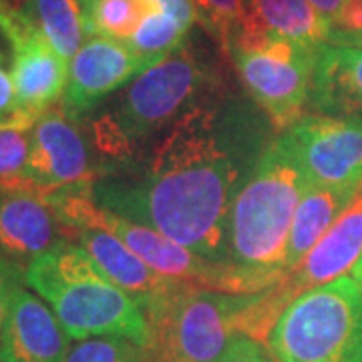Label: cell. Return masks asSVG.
<instances>
[{"label":"cell","instance_id":"cell-23","mask_svg":"<svg viewBox=\"0 0 362 362\" xmlns=\"http://www.w3.org/2000/svg\"><path fill=\"white\" fill-rule=\"evenodd\" d=\"M37 119L16 113L0 121V187H25L30 135Z\"/></svg>","mask_w":362,"mask_h":362},{"label":"cell","instance_id":"cell-3","mask_svg":"<svg viewBox=\"0 0 362 362\" xmlns=\"http://www.w3.org/2000/svg\"><path fill=\"white\" fill-rule=\"evenodd\" d=\"M25 284L51 304L71 340L123 337L147 346L149 324L139 304L115 286L85 247L61 240L25 270Z\"/></svg>","mask_w":362,"mask_h":362},{"label":"cell","instance_id":"cell-16","mask_svg":"<svg viewBox=\"0 0 362 362\" xmlns=\"http://www.w3.org/2000/svg\"><path fill=\"white\" fill-rule=\"evenodd\" d=\"M308 105L322 115L362 119V47L330 42L318 51Z\"/></svg>","mask_w":362,"mask_h":362},{"label":"cell","instance_id":"cell-24","mask_svg":"<svg viewBox=\"0 0 362 362\" xmlns=\"http://www.w3.org/2000/svg\"><path fill=\"white\" fill-rule=\"evenodd\" d=\"M65 362H151L147 349L123 337H95L77 340Z\"/></svg>","mask_w":362,"mask_h":362},{"label":"cell","instance_id":"cell-25","mask_svg":"<svg viewBox=\"0 0 362 362\" xmlns=\"http://www.w3.org/2000/svg\"><path fill=\"white\" fill-rule=\"evenodd\" d=\"M197 23L228 52L230 40L244 16V0H192Z\"/></svg>","mask_w":362,"mask_h":362},{"label":"cell","instance_id":"cell-26","mask_svg":"<svg viewBox=\"0 0 362 362\" xmlns=\"http://www.w3.org/2000/svg\"><path fill=\"white\" fill-rule=\"evenodd\" d=\"M362 39V0H346L332 21V42L358 45Z\"/></svg>","mask_w":362,"mask_h":362},{"label":"cell","instance_id":"cell-29","mask_svg":"<svg viewBox=\"0 0 362 362\" xmlns=\"http://www.w3.org/2000/svg\"><path fill=\"white\" fill-rule=\"evenodd\" d=\"M14 65L0 54V121L11 119L18 111V101H16V90L13 83Z\"/></svg>","mask_w":362,"mask_h":362},{"label":"cell","instance_id":"cell-21","mask_svg":"<svg viewBox=\"0 0 362 362\" xmlns=\"http://www.w3.org/2000/svg\"><path fill=\"white\" fill-rule=\"evenodd\" d=\"M159 11L156 0H97L85 13L87 30L89 37L127 42L137 26Z\"/></svg>","mask_w":362,"mask_h":362},{"label":"cell","instance_id":"cell-27","mask_svg":"<svg viewBox=\"0 0 362 362\" xmlns=\"http://www.w3.org/2000/svg\"><path fill=\"white\" fill-rule=\"evenodd\" d=\"M25 270L26 268L23 264L0 256V338L4 332L13 296L16 294V290L25 284Z\"/></svg>","mask_w":362,"mask_h":362},{"label":"cell","instance_id":"cell-19","mask_svg":"<svg viewBox=\"0 0 362 362\" xmlns=\"http://www.w3.org/2000/svg\"><path fill=\"white\" fill-rule=\"evenodd\" d=\"M356 189H338L312 183L304 194L292 221L286 252V276L292 274L312 252L334 223L342 209L349 206Z\"/></svg>","mask_w":362,"mask_h":362},{"label":"cell","instance_id":"cell-31","mask_svg":"<svg viewBox=\"0 0 362 362\" xmlns=\"http://www.w3.org/2000/svg\"><path fill=\"white\" fill-rule=\"evenodd\" d=\"M312 6L318 11V13L326 16L330 23L337 18V14L340 13V8H342V4L346 2V0H308Z\"/></svg>","mask_w":362,"mask_h":362},{"label":"cell","instance_id":"cell-6","mask_svg":"<svg viewBox=\"0 0 362 362\" xmlns=\"http://www.w3.org/2000/svg\"><path fill=\"white\" fill-rule=\"evenodd\" d=\"M218 77L187 42L131 83L115 119L131 141L171 127L185 111L216 93Z\"/></svg>","mask_w":362,"mask_h":362},{"label":"cell","instance_id":"cell-30","mask_svg":"<svg viewBox=\"0 0 362 362\" xmlns=\"http://www.w3.org/2000/svg\"><path fill=\"white\" fill-rule=\"evenodd\" d=\"M159 4V8L163 13L175 16L177 21H181L183 25H187L189 28L197 23V13L192 0H156Z\"/></svg>","mask_w":362,"mask_h":362},{"label":"cell","instance_id":"cell-14","mask_svg":"<svg viewBox=\"0 0 362 362\" xmlns=\"http://www.w3.org/2000/svg\"><path fill=\"white\" fill-rule=\"evenodd\" d=\"M71 337L54 312L25 288L11 302L0 338V356L6 362H65Z\"/></svg>","mask_w":362,"mask_h":362},{"label":"cell","instance_id":"cell-32","mask_svg":"<svg viewBox=\"0 0 362 362\" xmlns=\"http://www.w3.org/2000/svg\"><path fill=\"white\" fill-rule=\"evenodd\" d=\"M352 278L358 282V286H361V292H362V258L358 259V264L354 266V270H352Z\"/></svg>","mask_w":362,"mask_h":362},{"label":"cell","instance_id":"cell-9","mask_svg":"<svg viewBox=\"0 0 362 362\" xmlns=\"http://www.w3.org/2000/svg\"><path fill=\"white\" fill-rule=\"evenodd\" d=\"M87 141L75 117L65 107H52L35 121L30 135V156L26 165V189L40 194L93 181Z\"/></svg>","mask_w":362,"mask_h":362},{"label":"cell","instance_id":"cell-4","mask_svg":"<svg viewBox=\"0 0 362 362\" xmlns=\"http://www.w3.org/2000/svg\"><path fill=\"white\" fill-rule=\"evenodd\" d=\"M276 362H362V292L352 276L296 296L266 338Z\"/></svg>","mask_w":362,"mask_h":362},{"label":"cell","instance_id":"cell-33","mask_svg":"<svg viewBox=\"0 0 362 362\" xmlns=\"http://www.w3.org/2000/svg\"><path fill=\"white\" fill-rule=\"evenodd\" d=\"M78 2H81V6H83V11L87 13V11H89L90 6H93V4H95L97 0H78Z\"/></svg>","mask_w":362,"mask_h":362},{"label":"cell","instance_id":"cell-28","mask_svg":"<svg viewBox=\"0 0 362 362\" xmlns=\"http://www.w3.org/2000/svg\"><path fill=\"white\" fill-rule=\"evenodd\" d=\"M220 362H276L274 356L268 354L266 350L258 344V340L254 338L238 334L230 342V346L226 350V354L221 356Z\"/></svg>","mask_w":362,"mask_h":362},{"label":"cell","instance_id":"cell-35","mask_svg":"<svg viewBox=\"0 0 362 362\" xmlns=\"http://www.w3.org/2000/svg\"><path fill=\"white\" fill-rule=\"evenodd\" d=\"M0 362H6V361H4V358H2V356H0Z\"/></svg>","mask_w":362,"mask_h":362},{"label":"cell","instance_id":"cell-20","mask_svg":"<svg viewBox=\"0 0 362 362\" xmlns=\"http://www.w3.org/2000/svg\"><path fill=\"white\" fill-rule=\"evenodd\" d=\"M14 6L28 28L47 40L66 63L89 37L87 14L78 0H21Z\"/></svg>","mask_w":362,"mask_h":362},{"label":"cell","instance_id":"cell-5","mask_svg":"<svg viewBox=\"0 0 362 362\" xmlns=\"http://www.w3.org/2000/svg\"><path fill=\"white\" fill-rule=\"evenodd\" d=\"M254 294H228L181 282L145 312L151 362H220Z\"/></svg>","mask_w":362,"mask_h":362},{"label":"cell","instance_id":"cell-13","mask_svg":"<svg viewBox=\"0 0 362 362\" xmlns=\"http://www.w3.org/2000/svg\"><path fill=\"white\" fill-rule=\"evenodd\" d=\"M65 240L47 197L25 187H0V252L28 266Z\"/></svg>","mask_w":362,"mask_h":362},{"label":"cell","instance_id":"cell-17","mask_svg":"<svg viewBox=\"0 0 362 362\" xmlns=\"http://www.w3.org/2000/svg\"><path fill=\"white\" fill-rule=\"evenodd\" d=\"M66 78L69 63L30 28L13 71L18 111L39 119L65 97Z\"/></svg>","mask_w":362,"mask_h":362},{"label":"cell","instance_id":"cell-12","mask_svg":"<svg viewBox=\"0 0 362 362\" xmlns=\"http://www.w3.org/2000/svg\"><path fill=\"white\" fill-rule=\"evenodd\" d=\"M93 228H103L117 235L135 256H139L157 274L221 292V282L226 274L221 262L204 258L153 228L125 220L103 207H99Z\"/></svg>","mask_w":362,"mask_h":362},{"label":"cell","instance_id":"cell-34","mask_svg":"<svg viewBox=\"0 0 362 362\" xmlns=\"http://www.w3.org/2000/svg\"><path fill=\"white\" fill-rule=\"evenodd\" d=\"M356 47H362V39L358 40V45H356Z\"/></svg>","mask_w":362,"mask_h":362},{"label":"cell","instance_id":"cell-8","mask_svg":"<svg viewBox=\"0 0 362 362\" xmlns=\"http://www.w3.org/2000/svg\"><path fill=\"white\" fill-rule=\"evenodd\" d=\"M318 52L280 59L264 52H230L247 95L280 131H288L310 101L312 75Z\"/></svg>","mask_w":362,"mask_h":362},{"label":"cell","instance_id":"cell-2","mask_svg":"<svg viewBox=\"0 0 362 362\" xmlns=\"http://www.w3.org/2000/svg\"><path fill=\"white\" fill-rule=\"evenodd\" d=\"M310 185L288 133L262 149L228 214L221 292L259 294L284 280L294 214Z\"/></svg>","mask_w":362,"mask_h":362},{"label":"cell","instance_id":"cell-22","mask_svg":"<svg viewBox=\"0 0 362 362\" xmlns=\"http://www.w3.org/2000/svg\"><path fill=\"white\" fill-rule=\"evenodd\" d=\"M187 33H189V26L183 25L175 16L159 11L147 16L141 25L137 26V30L131 35L127 45L141 61L143 69H149L161 63L163 59H168L169 54L180 51L187 42Z\"/></svg>","mask_w":362,"mask_h":362},{"label":"cell","instance_id":"cell-7","mask_svg":"<svg viewBox=\"0 0 362 362\" xmlns=\"http://www.w3.org/2000/svg\"><path fill=\"white\" fill-rule=\"evenodd\" d=\"M310 183L356 189L362 183V119L308 113L288 131Z\"/></svg>","mask_w":362,"mask_h":362},{"label":"cell","instance_id":"cell-1","mask_svg":"<svg viewBox=\"0 0 362 362\" xmlns=\"http://www.w3.org/2000/svg\"><path fill=\"white\" fill-rule=\"evenodd\" d=\"M218 107L209 95L185 111L157 143L139 177L97 181V206L221 262L228 214L247 175L235 139L220 125Z\"/></svg>","mask_w":362,"mask_h":362},{"label":"cell","instance_id":"cell-18","mask_svg":"<svg viewBox=\"0 0 362 362\" xmlns=\"http://www.w3.org/2000/svg\"><path fill=\"white\" fill-rule=\"evenodd\" d=\"M240 26L296 42L314 52L332 42V23L308 0H244Z\"/></svg>","mask_w":362,"mask_h":362},{"label":"cell","instance_id":"cell-10","mask_svg":"<svg viewBox=\"0 0 362 362\" xmlns=\"http://www.w3.org/2000/svg\"><path fill=\"white\" fill-rule=\"evenodd\" d=\"M362 258V183L342 209L334 223L324 233V238L312 247L292 274H288L282 282L266 290V296L274 310L282 314L286 306L300 296L302 292L316 286L328 284L337 278H342L346 272Z\"/></svg>","mask_w":362,"mask_h":362},{"label":"cell","instance_id":"cell-15","mask_svg":"<svg viewBox=\"0 0 362 362\" xmlns=\"http://www.w3.org/2000/svg\"><path fill=\"white\" fill-rule=\"evenodd\" d=\"M73 240L85 247V252L113 284L139 304L143 314L183 282L151 270L117 235L103 228H85L75 233Z\"/></svg>","mask_w":362,"mask_h":362},{"label":"cell","instance_id":"cell-11","mask_svg":"<svg viewBox=\"0 0 362 362\" xmlns=\"http://www.w3.org/2000/svg\"><path fill=\"white\" fill-rule=\"evenodd\" d=\"M143 71L141 61L127 42L90 37L69 61L63 107L77 119Z\"/></svg>","mask_w":362,"mask_h":362}]
</instances>
